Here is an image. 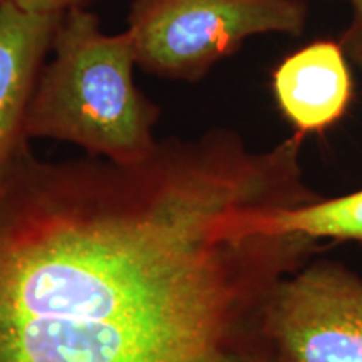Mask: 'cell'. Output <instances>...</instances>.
I'll return each instance as SVG.
<instances>
[{
	"instance_id": "cell-1",
	"label": "cell",
	"mask_w": 362,
	"mask_h": 362,
	"mask_svg": "<svg viewBox=\"0 0 362 362\" xmlns=\"http://www.w3.org/2000/svg\"><path fill=\"white\" fill-rule=\"evenodd\" d=\"M304 139L214 128L136 163L27 144L0 178V362H277L267 307L325 245L252 218L322 198Z\"/></svg>"
},
{
	"instance_id": "cell-2",
	"label": "cell",
	"mask_w": 362,
	"mask_h": 362,
	"mask_svg": "<svg viewBox=\"0 0 362 362\" xmlns=\"http://www.w3.org/2000/svg\"><path fill=\"white\" fill-rule=\"evenodd\" d=\"M52 57L40 71L27 139L76 144L86 155L136 163L155 151L160 110L134 83L129 35L107 34L86 7L61 17Z\"/></svg>"
},
{
	"instance_id": "cell-3",
	"label": "cell",
	"mask_w": 362,
	"mask_h": 362,
	"mask_svg": "<svg viewBox=\"0 0 362 362\" xmlns=\"http://www.w3.org/2000/svg\"><path fill=\"white\" fill-rule=\"evenodd\" d=\"M304 0H133L126 34L138 66L166 79L200 81L255 35H300Z\"/></svg>"
},
{
	"instance_id": "cell-4",
	"label": "cell",
	"mask_w": 362,
	"mask_h": 362,
	"mask_svg": "<svg viewBox=\"0 0 362 362\" xmlns=\"http://www.w3.org/2000/svg\"><path fill=\"white\" fill-rule=\"evenodd\" d=\"M265 332L277 362H362V277L312 259L275 288Z\"/></svg>"
},
{
	"instance_id": "cell-5",
	"label": "cell",
	"mask_w": 362,
	"mask_h": 362,
	"mask_svg": "<svg viewBox=\"0 0 362 362\" xmlns=\"http://www.w3.org/2000/svg\"><path fill=\"white\" fill-rule=\"evenodd\" d=\"M272 93L293 133L307 138L339 123L354 96L349 57L337 40H315L284 57L272 72Z\"/></svg>"
},
{
	"instance_id": "cell-6",
	"label": "cell",
	"mask_w": 362,
	"mask_h": 362,
	"mask_svg": "<svg viewBox=\"0 0 362 362\" xmlns=\"http://www.w3.org/2000/svg\"><path fill=\"white\" fill-rule=\"evenodd\" d=\"M62 16L0 2V178L29 144L27 112Z\"/></svg>"
},
{
	"instance_id": "cell-7",
	"label": "cell",
	"mask_w": 362,
	"mask_h": 362,
	"mask_svg": "<svg viewBox=\"0 0 362 362\" xmlns=\"http://www.w3.org/2000/svg\"><path fill=\"white\" fill-rule=\"evenodd\" d=\"M255 225L272 233H298L317 242L362 243V189L344 197L319 198L305 205L255 215Z\"/></svg>"
},
{
	"instance_id": "cell-8",
	"label": "cell",
	"mask_w": 362,
	"mask_h": 362,
	"mask_svg": "<svg viewBox=\"0 0 362 362\" xmlns=\"http://www.w3.org/2000/svg\"><path fill=\"white\" fill-rule=\"evenodd\" d=\"M351 21L341 35L342 49L347 57L362 69V0H349Z\"/></svg>"
},
{
	"instance_id": "cell-9",
	"label": "cell",
	"mask_w": 362,
	"mask_h": 362,
	"mask_svg": "<svg viewBox=\"0 0 362 362\" xmlns=\"http://www.w3.org/2000/svg\"><path fill=\"white\" fill-rule=\"evenodd\" d=\"M0 2H11L25 12L59 13V16H62L72 8L86 7L90 0H0Z\"/></svg>"
}]
</instances>
